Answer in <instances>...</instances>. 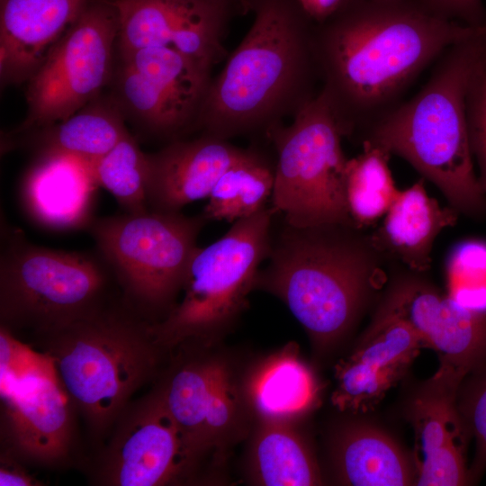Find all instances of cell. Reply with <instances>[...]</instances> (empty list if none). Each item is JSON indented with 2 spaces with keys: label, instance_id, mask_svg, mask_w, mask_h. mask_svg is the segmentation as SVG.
Masks as SVG:
<instances>
[{
  "label": "cell",
  "instance_id": "cell-25",
  "mask_svg": "<svg viewBox=\"0 0 486 486\" xmlns=\"http://www.w3.org/2000/svg\"><path fill=\"white\" fill-rule=\"evenodd\" d=\"M125 121L113 99L101 94L62 122L19 134L36 154L63 152L93 161L129 132Z\"/></svg>",
  "mask_w": 486,
  "mask_h": 486
},
{
  "label": "cell",
  "instance_id": "cell-13",
  "mask_svg": "<svg viewBox=\"0 0 486 486\" xmlns=\"http://www.w3.org/2000/svg\"><path fill=\"white\" fill-rule=\"evenodd\" d=\"M110 96L147 135L169 143L198 130L212 67L174 49L116 54Z\"/></svg>",
  "mask_w": 486,
  "mask_h": 486
},
{
  "label": "cell",
  "instance_id": "cell-7",
  "mask_svg": "<svg viewBox=\"0 0 486 486\" xmlns=\"http://www.w3.org/2000/svg\"><path fill=\"white\" fill-rule=\"evenodd\" d=\"M276 214L272 205L266 206L234 221L218 240L197 248L182 300L166 318L151 323L166 353L183 345L215 343L235 323L269 255Z\"/></svg>",
  "mask_w": 486,
  "mask_h": 486
},
{
  "label": "cell",
  "instance_id": "cell-31",
  "mask_svg": "<svg viewBox=\"0 0 486 486\" xmlns=\"http://www.w3.org/2000/svg\"><path fill=\"white\" fill-rule=\"evenodd\" d=\"M467 118L480 181L486 191V51L477 68L467 96Z\"/></svg>",
  "mask_w": 486,
  "mask_h": 486
},
{
  "label": "cell",
  "instance_id": "cell-5",
  "mask_svg": "<svg viewBox=\"0 0 486 486\" xmlns=\"http://www.w3.org/2000/svg\"><path fill=\"white\" fill-rule=\"evenodd\" d=\"M35 338L95 437L116 424L131 396L156 375L166 353L151 322L122 298Z\"/></svg>",
  "mask_w": 486,
  "mask_h": 486
},
{
  "label": "cell",
  "instance_id": "cell-14",
  "mask_svg": "<svg viewBox=\"0 0 486 486\" xmlns=\"http://www.w3.org/2000/svg\"><path fill=\"white\" fill-rule=\"evenodd\" d=\"M198 461L155 387L130 403L95 471L108 486H163L188 481Z\"/></svg>",
  "mask_w": 486,
  "mask_h": 486
},
{
  "label": "cell",
  "instance_id": "cell-19",
  "mask_svg": "<svg viewBox=\"0 0 486 486\" xmlns=\"http://www.w3.org/2000/svg\"><path fill=\"white\" fill-rule=\"evenodd\" d=\"M98 185L90 162L63 152L38 153L19 186L27 217L51 231L87 230L95 216Z\"/></svg>",
  "mask_w": 486,
  "mask_h": 486
},
{
  "label": "cell",
  "instance_id": "cell-33",
  "mask_svg": "<svg viewBox=\"0 0 486 486\" xmlns=\"http://www.w3.org/2000/svg\"><path fill=\"white\" fill-rule=\"evenodd\" d=\"M305 14L315 23L332 17L354 0H297Z\"/></svg>",
  "mask_w": 486,
  "mask_h": 486
},
{
  "label": "cell",
  "instance_id": "cell-22",
  "mask_svg": "<svg viewBox=\"0 0 486 486\" xmlns=\"http://www.w3.org/2000/svg\"><path fill=\"white\" fill-rule=\"evenodd\" d=\"M244 390L256 422L294 425L315 409L320 388L298 345L289 342L244 373Z\"/></svg>",
  "mask_w": 486,
  "mask_h": 486
},
{
  "label": "cell",
  "instance_id": "cell-10",
  "mask_svg": "<svg viewBox=\"0 0 486 486\" xmlns=\"http://www.w3.org/2000/svg\"><path fill=\"white\" fill-rule=\"evenodd\" d=\"M2 454L21 464L61 466L75 441L73 410L50 358L0 328Z\"/></svg>",
  "mask_w": 486,
  "mask_h": 486
},
{
  "label": "cell",
  "instance_id": "cell-23",
  "mask_svg": "<svg viewBox=\"0 0 486 486\" xmlns=\"http://www.w3.org/2000/svg\"><path fill=\"white\" fill-rule=\"evenodd\" d=\"M459 214L442 207L428 194L422 177L399 190L380 227L370 238L385 256L408 266L411 272L429 269L434 242L445 229L453 226Z\"/></svg>",
  "mask_w": 486,
  "mask_h": 486
},
{
  "label": "cell",
  "instance_id": "cell-20",
  "mask_svg": "<svg viewBox=\"0 0 486 486\" xmlns=\"http://www.w3.org/2000/svg\"><path fill=\"white\" fill-rule=\"evenodd\" d=\"M230 140L202 134L181 139L148 153L146 197L148 210L177 212L208 198L221 175L245 153Z\"/></svg>",
  "mask_w": 486,
  "mask_h": 486
},
{
  "label": "cell",
  "instance_id": "cell-35",
  "mask_svg": "<svg viewBox=\"0 0 486 486\" xmlns=\"http://www.w3.org/2000/svg\"><path fill=\"white\" fill-rule=\"evenodd\" d=\"M214 4H217L228 10H230L231 13L233 12L234 8H236L238 5H241L243 8V3L244 0H208Z\"/></svg>",
  "mask_w": 486,
  "mask_h": 486
},
{
  "label": "cell",
  "instance_id": "cell-18",
  "mask_svg": "<svg viewBox=\"0 0 486 486\" xmlns=\"http://www.w3.org/2000/svg\"><path fill=\"white\" fill-rule=\"evenodd\" d=\"M461 383L458 377L439 367L410 404L416 485L469 484L466 452L470 440L456 405Z\"/></svg>",
  "mask_w": 486,
  "mask_h": 486
},
{
  "label": "cell",
  "instance_id": "cell-29",
  "mask_svg": "<svg viewBox=\"0 0 486 486\" xmlns=\"http://www.w3.org/2000/svg\"><path fill=\"white\" fill-rule=\"evenodd\" d=\"M100 187L106 189L123 212L148 211L146 197L148 153L128 132L108 153L89 161Z\"/></svg>",
  "mask_w": 486,
  "mask_h": 486
},
{
  "label": "cell",
  "instance_id": "cell-1",
  "mask_svg": "<svg viewBox=\"0 0 486 486\" xmlns=\"http://www.w3.org/2000/svg\"><path fill=\"white\" fill-rule=\"evenodd\" d=\"M485 34L486 22L449 20L420 0H354L314 25L320 92L344 138L358 140L449 47Z\"/></svg>",
  "mask_w": 486,
  "mask_h": 486
},
{
  "label": "cell",
  "instance_id": "cell-34",
  "mask_svg": "<svg viewBox=\"0 0 486 486\" xmlns=\"http://www.w3.org/2000/svg\"><path fill=\"white\" fill-rule=\"evenodd\" d=\"M21 463L10 456L1 454L0 485L1 486H33L39 485L23 468Z\"/></svg>",
  "mask_w": 486,
  "mask_h": 486
},
{
  "label": "cell",
  "instance_id": "cell-4",
  "mask_svg": "<svg viewBox=\"0 0 486 486\" xmlns=\"http://www.w3.org/2000/svg\"><path fill=\"white\" fill-rule=\"evenodd\" d=\"M486 51V34L449 47L424 86L371 123L368 142L410 164L458 213L486 214V191L473 166L467 96Z\"/></svg>",
  "mask_w": 486,
  "mask_h": 486
},
{
  "label": "cell",
  "instance_id": "cell-6",
  "mask_svg": "<svg viewBox=\"0 0 486 486\" xmlns=\"http://www.w3.org/2000/svg\"><path fill=\"white\" fill-rule=\"evenodd\" d=\"M113 286L115 277L96 248L38 246L2 221L0 320L10 331L27 329L37 338L92 315L121 299L112 297Z\"/></svg>",
  "mask_w": 486,
  "mask_h": 486
},
{
  "label": "cell",
  "instance_id": "cell-12",
  "mask_svg": "<svg viewBox=\"0 0 486 486\" xmlns=\"http://www.w3.org/2000/svg\"><path fill=\"white\" fill-rule=\"evenodd\" d=\"M118 33L112 0H89L27 81V115L13 134L62 122L100 96L112 79Z\"/></svg>",
  "mask_w": 486,
  "mask_h": 486
},
{
  "label": "cell",
  "instance_id": "cell-27",
  "mask_svg": "<svg viewBox=\"0 0 486 486\" xmlns=\"http://www.w3.org/2000/svg\"><path fill=\"white\" fill-rule=\"evenodd\" d=\"M275 158L263 147L252 144L229 167L213 186L202 214L209 220L234 222L249 217L271 200Z\"/></svg>",
  "mask_w": 486,
  "mask_h": 486
},
{
  "label": "cell",
  "instance_id": "cell-26",
  "mask_svg": "<svg viewBox=\"0 0 486 486\" xmlns=\"http://www.w3.org/2000/svg\"><path fill=\"white\" fill-rule=\"evenodd\" d=\"M248 458L251 482L262 486L322 483L317 461L292 424L256 421Z\"/></svg>",
  "mask_w": 486,
  "mask_h": 486
},
{
  "label": "cell",
  "instance_id": "cell-2",
  "mask_svg": "<svg viewBox=\"0 0 486 486\" xmlns=\"http://www.w3.org/2000/svg\"><path fill=\"white\" fill-rule=\"evenodd\" d=\"M253 22L212 76L198 130L230 140L263 137L318 94L315 23L297 0H244Z\"/></svg>",
  "mask_w": 486,
  "mask_h": 486
},
{
  "label": "cell",
  "instance_id": "cell-32",
  "mask_svg": "<svg viewBox=\"0 0 486 486\" xmlns=\"http://www.w3.org/2000/svg\"><path fill=\"white\" fill-rule=\"evenodd\" d=\"M433 13L467 25L486 22L482 0H420Z\"/></svg>",
  "mask_w": 486,
  "mask_h": 486
},
{
  "label": "cell",
  "instance_id": "cell-36",
  "mask_svg": "<svg viewBox=\"0 0 486 486\" xmlns=\"http://www.w3.org/2000/svg\"><path fill=\"white\" fill-rule=\"evenodd\" d=\"M374 1H397V0H374Z\"/></svg>",
  "mask_w": 486,
  "mask_h": 486
},
{
  "label": "cell",
  "instance_id": "cell-21",
  "mask_svg": "<svg viewBox=\"0 0 486 486\" xmlns=\"http://www.w3.org/2000/svg\"><path fill=\"white\" fill-rule=\"evenodd\" d=\"M89 0H0L2 86L27 82Z\"/></svg>",
  "mask_w": 486,
  "mask_h": 486
},
{
  "label": "cell",
  "instance_id": "cell-16",
  "mask_svg": "<svg viewBox=\"0 0 486 486\" xmlns=\"http://www.w3.org/2000/svg\"><path fill=\"white\" fill-rule=\"evenodd\" d=\"M119 16L116 54L174 49L212 68L226 57L231 12L208 0H112Z\"/></svg>",
  "mask_w": 486,
  "mask_h": 486
},
{
  "label": "cell",
  "instance_id": "cell-3",
  "mask_svg": "<svg viewBox=\"0 0 486 486\" xmlns=\"http://www.w3.org/2000/svg\"><path fill=\"white\" fill-rule=\"evenodd\" d=\"M383 257L370 236L353 226L296 227L282 220L254 290L283 302L314 346L328 349L385 283Z\"/></svg>",
  "mask_w": 486,
  "mask_h": 486
},
{
  "label": "cell",
  "instance_id": "cell-30",
  "mask_svg": "<svg viewBox=\"0 0 486 486\" xmlns=\"http://www.w3.org/2000/svg\"><path fill=\"white\" fill-rule=\"evenodd\" d=\"M456 405L465 433L474 443L468 466L469 484H473L486 471V358L463 380Z\"/></svg>",
  "mask_w": 486,
  "mask_h": 486
},
{
  "label": "cell",
  "instance_id": "cell-8",
  "mask_svg": "<svg viewBox=\"0 0 486 486\" xmlns=\"http://www.w3.org/2000/svg\"><path fill=\"white\" fill-rule=\"evenodd\" d=\"M208 221L202 213L148 210L95 217L87 230L115 277L123 303L155 323L176 304Z\"/></svg>",
  "mask_w": 486,
  "mask_h": 486
},
{
  "label": "cell",
  "instance_id": "cell-24",
  "mask_svg": "<svg viewBox=\"0 0 486 486\" xmlns=\"http://www.w3.org/2000/svg\"><path fill=\"white\" fill-rule=\"evenodd\" d=\"M332 464L338 482L351 486H404L415 483L413 461L385 432L350 424L336 436Z\"/></svg>",
  "mask_w": 486,
  "mask_h": 486
},
{
  "label": "cell",
  "instance_id": "cell-28",
  "mask_svg": "<svg viewBox=\"0 0 486 486\" xmlns=\"http://www.w3.org/2000/svg\"><path fill=\"white\" fill-rule=\"evenodd\" d=\"M362 146L346 162L345 198L353 225L363 230L383 218L399 189L389 166L391 154L368 142Z\"/></svg>",
  "mask_w": 486,
  "mask_h": 486
},
{
  "label": "cell",
  "instance_id": "cell-11",
  "mask_svg": "<svg viewBox=\"0 0 486 486\" xmlns=\"http://www.w3.org/2000/svg\"><path fill=\"white\" fill-rule=\"evenodd\" d=\"M214 343L183 345L156 386L199 462L245 437L254 418L244 374ZM173 352V351H172Z\"/></svg>",
  "mask_w": 486,
  "mask_h": 486
},
{
  "label": "cell",
  "instance_id": "cell-17",
  "mask_svg": "<svg viewBox=\"0 0 486 486\" xmlns=\"http://www.w3.org/2000/svg\"><path fill=\"white\" fill-rule=\"evenodd\" d=\"M423 347L407 321L381 302L356 346L334 367L332 405L353 414L372 410Z\"/></svg>",
  "mask_w": 486,
  "mask_h": 486
},
{
  "label": "cell",
  "instance_id": "cell-9",
  "mask_svg": "<svg viewBox=\"0 0 486 486\" xmlns=\"http://www.w3.org/2000/svg\"><path fill=\"white\" fill-rule=\"evenodd\" d=\"M343 138L320 92L289 125L281 123L267 131L265 140L275 158L271 205L284 221L296 227H355L345 198Z\"/></svg>",
  "mask_w": 486,
  "mask_h": 486
},
{
  "label": "cell",
  "instance_id": "cell-15",
  "mask_svg": "<svg viewBox=\"0 0 486 486\" xmlns=\"http://www.w3.org/2000/svg\"><path fill=\"white\" fill-rule=\"evenodd\" d=\"M382 303L407 321L439 367L465 376L486 358V312L439 292L415 274L394 279Z\"/></svg>",
  "mask_w": 486,
  "mask_h": 486
}]
</instances>
